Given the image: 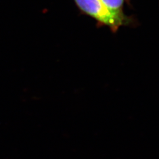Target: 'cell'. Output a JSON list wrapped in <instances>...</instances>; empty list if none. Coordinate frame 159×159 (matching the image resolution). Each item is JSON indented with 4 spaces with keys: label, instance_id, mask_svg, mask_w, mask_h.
I'll return each mask as SVG.
<instances>
[{
    "label": "cell",
    "instance_id": "cell-1",
    "mask_svg": "<svg viewBox=\"0 0 159 159\" xmlns=\"http://www.w3.org/2000/svg\"><path fill=\"white\" fill-rule=\"evenodd\" d=\"M80 11L91 17L97 23V27H107L116 33L121 27H135L139 24L134 16L125 13L111 11L102 4L100 0H73Z\"/></svg>",
    "mask_w": 159,
    "mask_h": 159
},
{
    "label": "cell",
    "instance_id": "cell-2",
    "mask_svg": "<svg viewBox=\"0 0 159 159\" xmlns=\"http://www.w3.org/2000/svg\"><path fill=\"white\" fill-rule=\"evenodd\" d=\"M109 10L117 13H125L124 6L125 0H100Z\"/></svg>",
    "mask_w": 159,
    "mask_h": 159
}]
</instances>
